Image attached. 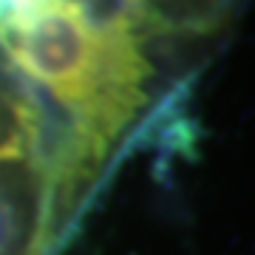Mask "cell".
<instances>
[{
  "mask_svg": "<svg viewBox=\"0 0 255 255\" xmlns=\"http://www.w3.org/2000/svg\"><path fill=\"white\" fill-rule=\"evenodd\" d=\"M63 233L54 128L0 51V255H51Z\"/></svg>",
  "mask_w": 255,
  "mask_h": 255,
  "instance_id": "7a4b0ae2",
  "label": "cell"
},
{
  "mask_svg": "<svg viewBox=\"0 0 255 255\" xmlns=\"http://www.w3.org/2000/svg\"><path fill=\"white\" fill-rule=\"evenodd\" d=\"M210 28L204 9L170 14L150 3H0V51L28 82L57 136L63 230L150 102V40Z\"/></svg>",
  "mask_w": 255,
  "mask_h": 255,
  "instance_id": "6da1fadb",
  "label": "cell"
}]
</instances>
